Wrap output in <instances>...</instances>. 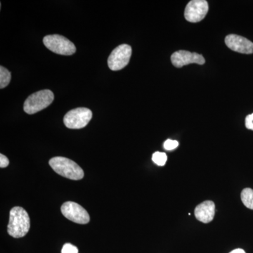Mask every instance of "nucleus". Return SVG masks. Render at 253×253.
<instances>
[{"label": "nucleus", "mask_w": 253, "mask_h": 253, "mask_svg": "<svg viewBox=\"0 0 253 253\" xmlns=\"http://www.w3.org/2000/svg\"><path fill=\"white\" fill-rule=\"evenodd\" d=\"M31 228L29 214L24 208L16 206L10 211L7 232L16 239L24 237Z\"/></svg>", "instance_id": "1"}, {"label": "nucleus", "mask_w": 253, "mask_h": 253, "mask_svg": "<svg viewBox=\"0 0 253 253\" xmlns=\"http://www.w3.org/2000/svg\"><path fill=\"white\" fill-rule=\"evenodd\" d=\"M49 163L54 172L63 177L71 180H81L84 177V171L72 160L58 156L50 159Z\"/></svg>", "instance_id": "2"}, {"label": "nucleus", "mask_w": 253, "mask_h": 253, "mask_svg": "<svg viewBox=\"0 0 253 253\" xmlns=\"http://www.w3.org/2000/svg\"><path fill=\"white\" fill-rule=\"evenodd\" d=\"M54 99V93L49 89L37 91L28 96L25 101L23 110L28 114H34L46 109Z\"/></svg>", "instance_id": "3"}, {"label": "nucleus", "mask_w": 253, "mask_h": 253, "mask_svg": "<svg viewBox=\"0 0 253 253\" xmlns=\"http://www.w3.org/2000/svg\"><path fill=\"white\" fill-rule=\"evenodd\" d=\"M43 42L48 49L57 54L70 56L76 51V46L72 42L59 35L46 36L43 39Z\"/></svg>", "instance_id": "4"}, {"label": "nucleus", "mask_w": 253, "mask_h": 253, "mask_svg": "<svg viewBox=\"0 0 253 253\" xmlns=\"http://www.w3.org/2000/svg\"><path fill=\"white\" fill-rule=\"evenodd\" d=\"M92 118L91 110L86 108H78L68 111L64 118L63 123L69 129H78L84 128Z\"/></svg>", "instance_id": "5"}, {"label": "nucleus", "mask_w": 253, "mask_h": 253, "mask_svg": "<svg viewBox=\"0 0 253 253\" xmlns=\"http://www.w3.org/2000/svg\"><path fill=\"white\" fill-rule=\"evenodd\" d=\"M131 47L126 44H121L113 50L108 59V66L111 71H120L129 62Z\"/></svg>", "instance_id": "6"}, {"label": "nucleus", "mask_w": 253, "mask_h": 253, "mask_svg": "<svg viewBox=\"0 0 253 253\" xmlns=\"http://www.w3.org/2000/svg\"><path fill=\"white\" fill-rule=\"evenodd\" d=\"M61 212L69 220L80 224H86L89 222V213L77 203L68 201L64 203L61 208Z\"/></svg>", "instance_id": "7"}, {"label": "nucleus", "mask_w": 253, "mask_h": 253, "mask_svg": "<svg viewBox=\"0 0 253 253\" xmlns=\"http://www.w3.org/2000/svg\"><path fill=\"white\" fill-rule=\"evenodd\" d=\"M209 6L205 0H192L186 5L184 16L186 21L197 23L202 21L208 12Z\"/></svg>", "instance_id": "8"}, {"label": "nucleus", "mask_w": 253, "mask_h": 253, "mask_svg": "<svg viewBox=\"0 0 253 253\" xmlns=\"http://www.w3.org/2000/svg\"><path fill=\"white\" fill-rule=\"evenodd\" d=\"M171 61L176 68H181L190 63H197L203 65L206 62L204 56L196 52H190L185 50H179L173 53L171 56Z\"/></svg>", "instance_id": "9"}, {"label": "nucleus", "mask_w": 253, "mask_h": 253, "mask_svg": "<svg viewBox=\"0 0 253 253\" xmlns=\"http://www.w3.org/2000/svg\"><path fill=\"white\" fill-rule=\"evenodd\" d=\"M226 45L241 54H253V43L247 38L237 35H229L225 38Z\"/></svg>", "instance_id": "10"}, {"label": "nucleus", "mask_w": 253, "mask_h": 253, "mask_svg": "<svg viewBox=\"0 0 253 253\" xmlns=\"http://www.w3.org/2000/svg\"><path fill=\"white\" fill-rule=\"evenodd\" d=\"M194 212L198 220L207 224L214 219L215 205L211 201H204L196 208Z\"/></svg>", "instance_id": "11"}, {"label": "nucleus", "mask_w": 253, "mask_h": 253, "mask_svg": "<svg viewBox=\"0 0 253 253\" xmlns=\"http://www.w3.org/2000/svg\"><path fill=\"white\" fill-rule=\"evenodd\" d=\"M241 201L246 208L253 210V190L247 188L241 192Z\"/></svg>", "instance_id": "12"}, {"label": "nucleus", "mask_w": 253, "mask_h": 253, "mask_svg": "<svg viewBox=\"0 0 253 253\" xmlns=\"http://www.w3.org/2000/svg\"><path fill=\"white\" fill-rule=\"evenodd\" d=\"M11 73L6 68L0 66V88L6 87L11 81Z\"/></svg>", "instance_id": "13"}, {"label": "nucleus", "mask_w": 253, "mask_h": 253, "mask_svg": "<svg viewBox=\"0 0 253 253\" xmlns=\"http://www.w3.org/2000/svg\"><path fill=\"white\" fill-rule=\"evenodd\" d=\"M152 160L158 166H163L167 162L168 156L165 153L156 152L153 154Z\"/></svg>", "instance_id": "14"}, {"label": "nucleus", "mask_w": 253, "mask_h": 253, "mask_svg": "<svg viewBox=\"0 0 253 253\" xmlns=\"http://www.w3.org/2000/svg\"><path fill=\"white\" fill-rule=\"evenodd\" d=\"M178 146H179V142L176 140H172V139H168L165 141L164 145H163L165 149L168 150V151L175 149Z\"/></svg>", "instance_id": "15"}, {"label": "nucleus", "mask_w": 253, "mask_h": 253, "mask_svg": "<svg viewBox=\"0 0 253 253\" xmlns=\"http://www.w3.org/2000/svg\"><path fill=\"white\" fill-rule=\"evenodd\" d=\"M61 253H78V249L72 244H66L63 246Z\"/></svg>", "instance_id": "16"}, {"label": "nucleus", "mask_w": 253, "mask_h": 253, "mask_svg": "<svg viewBox=\"0 0 253 253\" xmlns=\"http://www.w3.org/2000/svg\"><path fill=\"white\" fill-rule=\"evenodd\" d=\"M246 126L247 129L253 130V113L246 118Z\"/></svg>", "instance_id": "17"}, {"label": "nucleus", "mask_w": 253, "mask_h": 253, "mask_svg": "<svg viewBox=\"0 0 253 253\" xmlns=\"http://www.w3.org/2000/svg\"><path fill=\"white\" fill-rule=\"evenodd\" d=\"M9 164V161L4 155L0 154V168H5L7 167Z\"/></svg>", "instance_id": "18"}, {"label": "nucleus", "mask_w": 253, "mask_h": 253, "mask_svg": "<svg viewBox=\"0 0 253 253\" xmlns=\"http://www.w3.org/2000/svg\"><path fill=\"white\" fill-rule=\"evenodd\" d=\"M230 253H246L244 250L243 249H236L234 250V251H231Z\"/></svg>", "instance_id": "19"}]
</instances>
